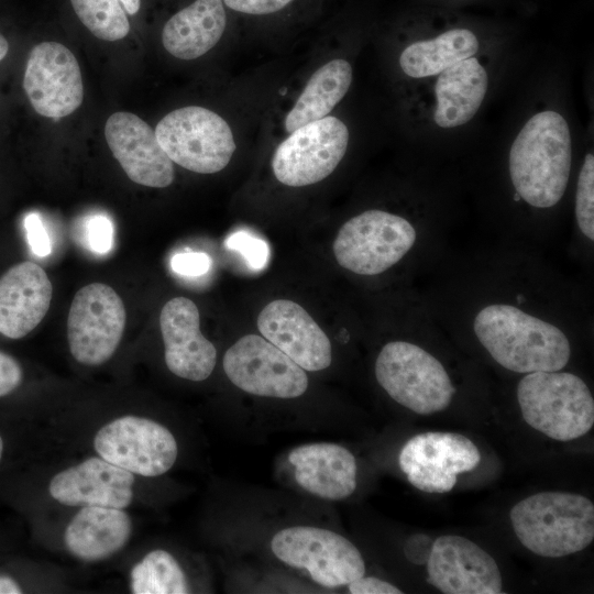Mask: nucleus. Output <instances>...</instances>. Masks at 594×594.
<instances>
[{"label":"nucleus","instance_id":"1","mask_svg":"<svg viewBox=\"0 0 594 594\" xmlns=\"http://www.w3.org/2000/svg\"><path fill=\"white\" fill-rule=\"evenodd\" d=\"M470 326L490 356L515 373L560 371L571 359V340L562 323L517 298L481 302Z\"/></svg>","mask_w":594,"mask_h":594},{"label":"nucleus","instance_id":"2","mask_svg":"<svg viewBox=\"0 0 594 594\" xmlns=\"http://www.w3.org/2000/svg\"><path fill=\"white\" fill-rule=\"evenodd\" d=\"M571 165L572 143L565 119L552 110L535 114L509 151L514 199L537 209L554 207L566 190Z\"/></svg>","mask_w":594,"mask_h":594},{"label":"nucleus","instance_id":"3","mask_svg":"<svg viewBox=\"0 0 594 594\" xmlns=\"http://www.w3.org/2000/svg\"><path fill=\"white\" fill-rule=\"evenodd\" d=\"M509 517L521 544L540 557L580 552L594 539V505L580 494L537 493L518 502Z\"/></svg>","mask_w":594,"mask_h":594},{"label":"nucleus","instance_id":"4","mask_svg":"<svg viewBox=\"0 0 594 594\" xmlns=\"http://www.w3.org/2000/svg\"><path fill=\"white\" fill-rule=\"evenodd\" d=\"M517 402L524 420L553 440L578 439L594 425L592 393L580 376L570 372L525 374L517 385Z\"/></svg>","mask_w":594,"mask_h":594},{"label":"nucleus","instance_id":"5","mask_svg":"<svg viewBox=\"0 0 594 594\" xmlns=\"http://www.w3.org/2000/svg\"><path fill=\"white\" fill-rule=\"evenodd\" d=\"M268 546L277 562L323 588L346 586L365 574L360 550L331 529L286 526L272 536Z\"/></svg>","mask_w":594,"mask_h":594},{"label":"nucleus","instance_id":"6","mask_svg":"<svg viewBox=\"0 0 594 594\" xmlns=\"http://www.w3.org/2000/svg\"><path fill=\"white\" fill-rule=\"evenodd\" d=\"M374 371L387 395L418 415L444 410L457 392L441 361L411 341L385 343L376 356Z\"/></svg>","mask_w":594,"mask_h":594},{"label":"nucleus","instance_id":"7","mask_svg":"<svg viewBox=\"0 0 594 594\" xmlns=\"http://www.w3.org/2000/svg\"><path fill=\"white\" fill-rule=\"evenodd\" d=\"M422 233L407 218L380 209L352 217L339 229L333 241L338 264L362 276L382 274L402 262Z\"/></svg>","mask_w":594,"mask_h":594},{"label":"nucleus","instance_id":"8","mask_svg":"<svg viewBox=\"0 0 594 594\" xmlns=\"http://www.w3.org/2000/svg\"><path fill=\"white\" fill-rule=\"evenodd\" d=\"M154 132L174 163L199 174L220 172L235 151L229 124L202 107L190 106L169 112Z\"/></svg>","mask_w":594,"mask_h":594},{"label":"nucleus","instance_id":"9","mask_svg":"<svg viewBox=\"0 0 594 594\" xmlns=\"http://www.w3.org/2000/svg\"><path fill=\"white\" fill-rule=\"evenodd\" d=\"M127 312L121 297L102 283L80 288L70 304L67 339L73 358L96 366L107 362L120 344Z\"/></svg>","mask_w":594,"mask_h":594},{"label":"nucleus","instance_id":"10","mask_svg":"<svg viewBox=\"0 0 594 594\" xmlns=\"http://www.w3.org/2000/svg\"><path fill=\"white\" fill-rule=\"evenodd\" d=\"M94 448L106 461L146 477L165 474L178 457V444L169 429L133 415L101 427L94 438Z\"/></svg>","mask_w":594,"mask_h":594},{"label":"nucleus","instance_id":"11","mask_svg":"<svg viewBox=\"0 0 594 594\" xmlns=\"http://www.w3.org/2000/svg\"><path fill=\"white\" fill-rule=\"evenodd\" d=\"M223 371L241 391L260 397L293 399L308 388L306 371L257 334H246L224 353Z\"/></svg>","mask_w":594,"mask_h":594},{"label":"nucleus","instance_id":"12","mask_svg":"<svg viewBox=\"0 0 594 594\" xmlns=\"http://www.w3.org/2000/svg\"><path fill=\"white\" fill-rule=\"evenodd\" d=\"M348 143L349 130L336 117L305 124L277 146L272 161L274 175L292 187L318 183L337 168Z\"/></svg>","mask_w":594,"mask_h":594},{"label":"nucleus","instance_id":"13","mask_svg":"<svg viewBox=\"0 0 594 594\" xmlns=\"http://www.w3.org/2000/svg\"><path fill=\"white\" fill-rule=\"evenodd\" d=\"M481 453L472 440L455 432L428 431L402 448L398 465L408 482L426 493H448L458 474L474 470Z\"/></svg>","mask_w":594,"mask_h":594},{"label":"nucleus","instance_id":"14","mask_svg":"<svg viewBox=\"0 0 594 594\" xmlns=\"http://www.w3.org/2000/svg\"><path fill=\"white\" fill-rule=\"evenodd\" d=\"M23 88L34 110L53 119L73 113L84 97L79 64L74 54L57 42H43L32 48Z\"/></svg>","mask_w":594,"mask_h":594},{"label":"nucleus","instance_id":"15","mask_svg":"<svg viewBox=\"0 0 594 594\" xmlns=\"http://www.w3.org/2000/svg\"><path fill=\"white\" fill-rule=\"evenodd\" d=\"M427 581L444 594H501L502 574L496 561L462 536H440L427 561Z\"/></svg>","mask_w":594,"mask_h":594},{"label":"nucleus","instance_id":"16","mask_svg":"<svg viewBox=\"0 0 594 594\" xmlns=\"http://www.w3.org/2000/svg\"><path fill=\"white\" fill-rule=\"evenodd\" d=\"M262 337L278 348L305 371L326 370L332 362V345L328 336L297 302L276 299L257 317Z\"/></svg>","mask_w":594,"mask_h":594},{"label":"nucleus","instance_id":"17","mask_svg":"<svg viewBox=\"0 0 594 594\" xmlns=\"http://www.w3.org/2000/svg\"><path fill=\"white\" fill-rule=\"evenodd\" d=\"M105 136L110 151L128 177L140 185L164 188L174 180L173 161L157 141L153 129L131 112L109 117Z\"/></svg>","mask_w":594,"mask_h":594},{"label":"nucleus","instance_id":"18","mask_svg":"<svg viewBox=\"0 0 594 594\" xmlns=\"http://www.w3.org/2000/svg\"><path fill=\"white\" fill-rule=\"evenodd\" d=\"M199 323L198 307L187 297L172 298L160 315L165 363L173 374L193 382L207 380L217 363V350Z\"/></svg>","mask_w":594,"mask_h":594},{"label":"nucleus","instance_id":"19","mask_svg":"<svg viewBox=\"0 0 594 594\" xmlns=\"http://www.w3.org/2000/svg\"><path fill=\"white\" fill-rule=\"evenodd\" d=\"M295 485L323 501H343L356 490L358 464L353 453L333 442H310L286 457Z\"/></svg>","mask_w":594,"mask_h":594},{"label":"nucleus","instance_id":"20","mask_svg":"<svg viewBox=\"0 0 594 594\" xmlns=\"http://www.w3.org/2000/svg\"><path fill=\"white\" fill-rule=\"evenodd\" d=\"M134 474L100 457H90L55 474L50 495L66 506L124 509L133 499Z\"/></svg>","mask_w":594,"mask_h":594},{"label":"nucleus","instance_id":"21","mask_svg":"<svg viewBox=\"0 0 594 594\" xmlns=\"http://www.w3.org/2000/svg\"><path fill=\"white\" fill-rule=\"evenodd\" d=\"M53 295L46 272L25 261L0 277V333L21 339L34 330L48 311Z\"/></svg>","mask_w":594,"mask_h":594},{"label":"nucleus","instance_id":"22","mask_svg":"<svg viewBox=\"0 0 594 594\" xmlns=\"http://www.w3.org/2000/svg\"><path fill=\"white\" fill-rule=\"evenodd\" d=\"M131 532L132 521L122 509L84 506L67 525L64 543L74 557L95 562L120 551Z\"/></svg>","mask_w":594,"mask_h":594},{"label":"nucleus","instance_id":"23","mask_svg":"<svg viewBox=\"0 0 594 594\" xmlns=\"http://www.w3.org/2000/svg\"><path fill=\"white\" fill-rule=\"evenodd\" d=\"M227 18L222 0H196L174 14L164 25L165 50L180 59H195L221 38Z\"/></svg>","mask_w":594,"mask_h":594},{"label":"nucleus","instance_id":"24","mask_svg":"<svg viewBox=\"0 0 594 594\" xmlns=\"http://www.w3.org/2000/svg\"><path fill=\"white\" fill-rule=\"evenodd\" d=\"M487 90V74L474 57L460 61L440 73L435 87V122L454 128L469 122L477 112Z\"/></svg>","mask_w":594,"mask_h":594},{"label":"nucleus","instance_id":"25","mask_svg":"<svg viewBox=\"0 0 594 594\" xmlns=\"http://www.w3.org/2000/svg\"><path fill=\"white\" fill-rule=\"evenodd\" d=\"M352 82V67L341 58L321 66L308 80L305 89L285 119L286 131L324 118L341 101Z\"/></svg>","mask_w":594,"mask_h":594},{"label":"nucleus","instance_id":"26","mask_svg":"<svg viewBox=\"0 0 594 594\" xmlns=\"http://www.w3.org/2000/svg\"><path fill=\"white\" fill-rule=\"evenodd\" d=\"M479 50L475 34L468 29H452L428 41H418L400 54L399 65L409 77L440 74L451 65L472 57Z\"/></svg>","mask_w":594,"mask_h":594},{"label":"nucleus","instance_id":"27","mask_svg":"<svg viewBox=\"0 0 594 594\" xmlns=\"http://www.w3.org/2000/svg\"><path fill=\"white\" fill-rule=\"evenodd\" d=\"M134 594H185L190 592L187 576L168 551L155 549L139 561L130 573Z\"/></svg>","mask_w":594,"mask_h":594},{"label":"nucleus","instance_id":"28","mask_svg":"<svg viewBox=\"0 0 594 594\" xmlns=\"http://www.w3.org/2000/svg\"><path fill=\"white\" fill-rule=\"evenodd\" d=\"M81 23L98 38L118 41L128 35L130 23L119 0H70Z\"/></svg>","mask_w":594,"mask_h":594},{"label":"nucleus","instance_id":"29","mask_svg":"<svg viewBox=\"0 0 594 594\" xmlns=\"http://www.w3.org/2000/svg\"><path fill=\"white\" fill-rule=\"evenodd\" d=\"M575 220L587 243L594 241V156L587 153L579 173L575 193Z\"/></svg>","mask_w":594,"mask_h":594},{"label":"nucleus","instance_id":"30","mask_svg":"<svg viewBox=\"0 0 594 594\" xmlns=\"http://www.w3.org/2000/svg\"><path fill=\"white\" fill-rule=\"evenodd\" d=\"M87 241L91 251L105 254L112 248L113 227L111 220L102 215L90 217L87 222Z\"/></svg>","mask_w":594,"mask_h":594},{"label":"nucleus","instance_id":"31","mask_svg":"<svg viewBox=\"0 0 594 594\" xmlns=\"http://www.w3.org/2000/svg\"><path fill=\"white\" fill-rule=\"evenodd\" d=\"M227 244L231 249L239 250L254 268H261L266 263L267 248L265 243L245 232L232 234Z\"/></svg>","mask_w":594,"mask_h":594},{"label":"nucleus","instance_id":"32","mask_svg":"<svg viewBox=\"0 0 594 594\" xmlns=\"http://www.w3.org/2000/svg\"><path fill=\"white\" fill-rule=\"evenodd\" d=\"M24 228L32 252L37 256L51 253V242L40 215L32 212L24 219Z\"/></svg>","mask_w":594,"mask_h":594},{"label":"nucleus","instance_id":"33","mask_svg":"<svg viewBox=\"0 0 594 594\" xmlns=\"http://www.w3.org/2000/svg\"><path fill=\"white\" fill-rule=\"evenodd\" d=\"M170 264L178 274L197 276L209 270L210 257L202 252H184L175 254Z\"/></svg>","mask_w":594,"mask_h":594},{"label":"nucleus","instance_id":"34","mask_svg":"<svg viewBox=\"0 0 594 594\" xmlns=\"http://www.w3.org/2000/svg\"><path fill=\"white\" fill-rule=\"evenodd\" d=\"M22 380L23 371L19 362L0 351V397L13 392Z\"/></svg>","mask_w":594,"mask_h":594},{"label":"nucleus","instance_id":"35","mask_svg":"<svg viewBox=\"0 0 594 594\" xmlns=\"http://www.w3.org/2000/svg\"><path fill=\"white\" fill-rule=\"evenodd\" d=\"M232 10L249 14H268L282 10L293 0H223Z\"/></svg>","mask_w":594,"mask_h":594},{"label":"nucleus","instance_id":"36","mask_svg":"<svg viewBox=\"0 0 594 594\" xmlns=\"http://www.w3.org/2000/svg\"><path fill=\"white\" fill-rule=\"evenodd\" d=\"M351 594H402L403 591L392 583L375 576H361L348 585Z\"/></svg>","mask_w":594,"mask_h":594},{"label":"nucleus","instance_id":"37","mask_svg":"<svg viewBox=\"0 0 594 594\" xmlns=\"http://www.w3.org/2000/svg\"><path fill=\"white\" fill-rule=\"evenodd\" d=\"M432 542V539L424 534H417L409 537L404 547L406 558L418 565L427 563Z\"/></svg>","mask_w":594,"mask_h":594},{"label":"nucleus","instance_id":"38","mask_svg":"<svg viewBox=\"0 0 594 594\" xmlns=\"http://www.w3.org/2000/svg\"><path fill=\"white\" fill-rule=\"evenodd\" d=\"M20 585L11 578L0 575V594H20Z\"/></svg>","mask_w":594,"mask_h":594},{"label":"nucleus","instance_id":"39","mask_svg":"<svg viewBox=\"0 0 594 594\" xmlns=\"http://www.w3.org/2000/svg\"><path fill=\"white\" fill-rule=\"evenodd\" d=\"M129 14H135L140 10L141 0H119Z\"/></svg>","mask_w":594,"mask_h":594},{"label":"nucleus","instance_id":"40","mask_svg":"<svg viewBox=\"0 0 594 594\" xmlns=\"http://www.w3.org/2000/svg\"><path fill=\"white\" fill-rule=\"evenodd\" d=\"M9 51V44L6 37L0 33V62L4 58Z\"/></svg>","mask_w":594,"mask_h":594},{"label":"nucleus","instance_id":"41","mask_svg":"<svg viewBox=\"0 0 594 594\" xmlns=\"http://www.w3.org/2000/svg\"><path fill=\"white\" fill-rule=\"evenodd\" d=\"M2 453H3V440L0 436V461H1V458H2Z\"/></svg>","mask_w":594,"mask_h":594}]
</instances>
